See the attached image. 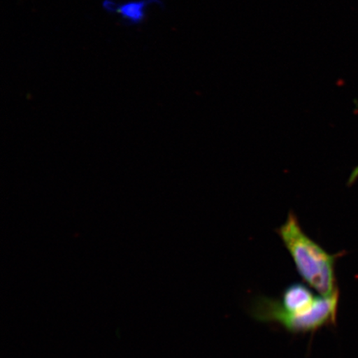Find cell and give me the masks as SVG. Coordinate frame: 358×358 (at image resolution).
<instances>
[{"mask_svg": "<svg viewBox=\"0 0 358 358\" xmlns=\"http://www.w3.org/2000/svg\"><path fill=\"white\" fill-rule=\"evenodd\" d=\"M310 286L294 283L286 287L280 299L259 297L250 306L254 320L279 324L289 333L306 334L334 324L338 307V292L316 296Z\"/></svg>", "mask_w": 358, "mask_h": 358, "instance_id": "6da1fadb", "label": "cell"}, {"mask_svg": "<svg viewBox=\"0 0 358 358\" xmlns=\"http://www.w3.org/2000/svg\"><path fill=\"white\" fill-rule=\"evenodd\" d=\"M285 248L292 258L299 275L322 296L338 292L335 263L340 254H329L303 231L293 212L277 230Z\"/></svg>", "mask_w": 358, "mask_h": 358, "instance_id": "7a4b0ae2", "label": "cell"}, {"mask_svg": "<svg viewBox=\"0 0 358 358\" xmlns=\"http://www.w3.org/2000/svg\"><path fill=\"white\" fill-rule=\"evenodd\" d=\"M153 3L162 4L160 0H132L123 3L105 0L103 7L107 12L117 13L128 25H138L145 20L146 10Z\"/></svg>", "mask_w": 358, "mask_h": 358, "instance_id": "3957f363", "label": "cell"}, {"mask_svg": "<svg viewBox=\"0 0 358 358\" xmlns=\"http://www.w3.org/2000/svg\"><path fill=\"white\" fill-rule=\"evenodd\" d=\"M357 178H358V165L355 169H353V171L351 173V176H350V178H349L348 185H352V183L355 182Z\"/></svg>", "mask_w": 358, "mask_h": 358, "instance_id": "277c9868", "label": "cell"}]
</instances>
